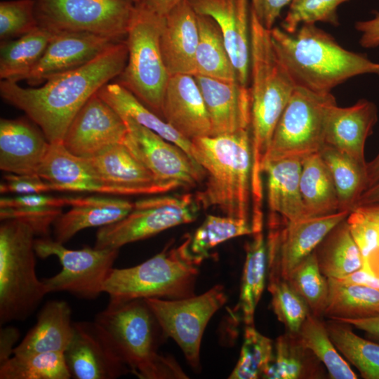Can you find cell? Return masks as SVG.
Segmentation results:
<instances>
[{
	"label": "cell",
	"instance_id": "27",
	"mask_svg": "<svg viewBox=\"0 0 379 379\" xmlns=\"http://www.w3.org/2000/svg\"><path fill=\"white\" fill-rule=\"evenodd\" d=\"M37 174L52 186L53 191L109 194L88 160L69 152L62 142L51 143Z\"/></svg>",
	"mask_w": 379,
	"mask_h": 379
},
{
	"label": "cell",
	"instance_id": "12",
	"mask_svg": "<svg viewBox=\"0 0 379 379\" xmlns=\"http://www.w3.org/2000/svg\"><path fill=\"white\" fill-rule=\"evenodd\" d=\"M34 250L40 258L56 256L62 265L59 273L42 279L47 293L67 292L86 300L95 299L103 293L119 253V249L89 246L69 249L48 237L35 239Z\"/></svg>",
	"mask_w": 379,
	"mask_h": 379
},
{
	"label": "cell",
	"instance_id": "32",
	"mask_svg": "<svg viewBox=\"0 0 379 379\" xmlns=\"http://www.w3.org/2000/svg\"><path fill=\"white\" fill-rule=\"evenodd\" d=\"M300 191L305 218L333 214L340 211L337 192L328 168L319 153L301 161Z\"/></svg>",
	"mask_w": 379,
	"mask_h": 379
},
{
	"label": "cell",
	"instance_id": "28",
	"mask_svg": "<svg viewBox=\"0 0 379 379\" xmlns=\"http://www.w3.org/2000/svg\"><path fill=\"white\" fill-rule=\"evenodd\" d=\"M72 309L65 300L47 302L37 315L36 322L13 354L28 355L43 352H64L73 334Z\"/></svg>",
	"mask_w": 379,
	"mask_h": 379
},
{
	"label": "cell",
	"instance_id": "51",
	"mask_svg": "<svg viewBox=\"0 0 379 379\" xmlns=\"http://www.w3.org/2000/svg\"><path fill=\"white\" fill-rule=\"evenodd\" d=\"M67 205L66 197H56L43 193L2 197L0 208H60Z\"/></svg>",
	"mask_w": 379,
	"mask_h": 379
},
{
	"label": "cell",
	"instance_id": "64",
	"mask_svg": "<svg viewBox=\"0 0 379 379\" xmlns=\"http://www.w3.org/2000/svg\"><path fill=\"white\" fill-rule=\"evenodd\" d=\"M378 277L379 278V276Z\"/></svg>",
	"mask_w": 379,
	"mask_h": 379
},
{
	"label": "cell",
	"instance_id": "50",
	"mask_svg": "<svg viewBox=\"0 0 379 379\" xmlns=\"http://www.w3.org/2000/svg\"><path fill=\"white\" fill-rule=\"evenodd\" d=\"M3 178L1 194H27L53 191L52 186L38 174L6 173Z\"/></svg>",
	"mask_w": 379,
	"mask_h": 379
},
{
	"label": "cell",
	"instance_id": "38",
	"mask_svg": "<svg viewBox=\"0 0 379 379\" xmlns=\"http://www.w3.org/2000/svg\"><path fill=\"white\" fill-rule=\"evenodd\" d=\"M328 298L324 316L331 319H359L379 315V290L346 284L327 278Z\"/></svg>",
	"mask_w": 379,
	"mask_h": 379
},
{
	"label": "cell",
	"instance_id": "33",
	"mask_svg": "<svg viewBox=\"0 0 379 379\" xmlns=\"http://www.w3.org/2000/svg\"><path fill=\"white\" fill-rule=\"evenodd\" d=\"M319 268L326 278L341 279L359 270L363 258L347 218L335 225L314 249Z\"/></svg>",
	"mask_w": 379,
	"mask_h": 379
},
{
	"label": "cell",
	"instance_id": "1",
	"mask_svg": "<svg viewBox=\"0 0 379 379\" xmlns=\"http://www.w3.org/2000/svg\"><path fill=\"white\" fill-rule=\"evenodd\" d=\"M128 60L125 41L113 44L88 63L53 76L40 87L24 88L1 80L0 95L22 110L50 143L62 142L72 121L88 100L123 72Z\"/></svg>",
	"mask_w": 379,
	"mask_h": 379
},
{
	"label": "cell",
	"instance_id": "52",
	"mask_svg": "<svg viewBox=\"0 0 379 379\" xmlns=\"http://www.w3.org/2000/svg\"><path fill=\"white\" fill-rule=\"evenodd\" d=\"M293 0H251V11L266 29L274 27L282 9Z\"/></svg>",
	"mask_w": 379,
	"mask_h": 379
},
{
	"label": "cell",
	"instance_id": "55",
	"mask_svg": "<svg viewBox=\"0 0 379 379\" xmlns=\"http://www.w3.org/2000/svg\"><path fill=\"white\" fill-rule=\"evenodd\" d=\"M19 330L13 326H1L0 328V364L13 355L15 343L20 338Z\"/></svg>",
	"mask_w": 379,
	"mask_h": 379
},
{
	"label": "cell",
	"instance_id": "35",
	"mask_svg": "<svg viewBox=\"0 0 379 379\" xmlns=\"http://www.w3.org/2000/svg\"><path fill=\"white\" fill-rule=\"evenodd\" d=\"M55 33L38 27L15 39L1 41L0 78L18 82L25 80L44 55Z\"/></svg>",
	"mask_w": 379,
	"mask_h": 379
},
{
	"label": "cell",
	"instance_id": "14",
	"mask_svg": "<svg viewBox=\"0 0 379 379\" xmlns=\"http://www.w3.org/2000/svg\"><path fill=\"white\" fill-rule=\"evenodd\" d=\"M350 213L340 211L326 215L290 221L270 211L266 239L267 274H281L287 281L294 268Z\"/></svg>",
	"mask_w": 379,
	"mask_h": 379
},
{
	"label": "cell",
	"instance_id": "18",
	"mask_svg": "<svg viewBox=\"0 0 379 379\" xmlns=\"http://www.w3.org/2000/svg\"><path fill=\"white\" fill-rule=\"evenodd\" d=\"M197 15L218 24L237 81L247 86L250 78L251 29L248 0H188Z\"/></svg>",
	"mask_w": 379,
	"mask_h": 379
},
{
	"label": "cell",
	"instance_id": "11",
	"mask_svg": "<svg viewBox=\"0 0 379 379\" xmlns=\"http://www.w3.org/2000/svg\"><path fill=\"white\" fill-rule=\"evenodd\" d=\"M135 7L131 0H35L38 25L54 33L88 32L123 41Z\"/></svg>",
	"mask_w": 379,
	"mask_h": 379
},
{
	"label": "cell",
	"instance_id": "49",
	"mask_svg": "<svg viewBox=\"0 0 379 379\" xmlns=\"http://www.w3.org/2000/svg\"><path fill=\"white\" fill-rule=\"evenodd\" d=\"M347 221L363 262L368 260L372 252L379 247V225L355 209L347 217Z\"/></svg>",
	"mask_w": 379,
	"mask_h": 379
},
{
	"label": "cell",
	"instance_id": "7",
	"mask_svg": "<svg viewBox=\"0 0 379 379\" xmlns=\"http://www.w3.org/2000/svg\"><path fill=\"white\" fill-rule=\"evenodd\" d=\"M33 230L16 220L0 226V324L27 319L48 294L36 273Z\"/></svg>",
	"mask_w": 379,
	"mask_h": 379
},
{
	"label": "cell",
	"instance_id": "54",
	"mask_svg": "<svg viewBox=\"0 0 379 379\" xmlns=\"http://www.w3.org/2000/svg\"><path fill=\"white\" fill-rule=\"evenodd\" d=\"M337 280L346 284L366 286L379 290V278L372 271L368 260L364 261L359 270Z\"/></svg>",
	"mask_w": 379,
	"mask_h": 379
},
{
	"label": "cell",
	"instance_id": "20",
	"mask_svg": "<svg viewBox=\"0 0 379 379\" xmlns=\"http://www.w3.org/2000/svg\"><path fill=\"white\" fill-rule=\"evenodd\" d=\"M118 41L88 32L55 33L41 58L25 80L31 86L44 84L53 76L88 63Z\"/></svg>",
	"mask_w": 379,
	"mask_h": 379
},
{
	"label": "cell",
	"instance_id": "44",
	"mask_svg": "<svg viewBox=\"0 0 379 379\" xmlns=\"http://www.w3.org/2000/svg\"><path fill=\"white\" fill-rule=\"evenodd\" d=\"M274 357V343L254 325L246 326L239 359L230 379L263 378Z\"/></svg>",
	"mask_w": 379,
	"mask_h": 379
},
{
	"label": "cell",
	"instance_id": "60",
	"mask_svg": "<svg viewBox=\"0 0 379 379\" xmlns=\"http://www.w3.org/2000/svg\"><path fill=\"white\" fill-rule=\"evenodd\" d=\"M354 209L359 211L369 220L379 225V204L361 206Z\"/></svg>",
	"mask_w": 379,
	"mask_h": 379
},
{
	"label": "cell",
	"instance_id": "8",
	"mask_svg": "<svg viewBox=\"0 0 379 379\" xmlns=\"http://www.w3.org/2000/svg\"><path fill=\"white\" fill-rule=\"evenodd\" d=\"M164 20L135 4L125 40L128 60L118 82L159 117L170 77L159 44Z\"/></svg>",
	"mask_w": 379,
	"mask_h": 379
},
{
	"label": "cell",
	"instance_id": "10",
	"mask_svg": "<svg viewBox=\"0 0 379 379\" xmlns=\"http://www.w3.org/2000/svg\"><path fill=\"white\" fill-rule=\"evenodd\" d=\"M201 206L191 194L163 195L134 202L121 220L99 227L94 247L119 249L169 228L194 221Z\"/></svg>",
	"mask_w": 379,
	"mask_h": 379
},
{
	"label": "cell",
	"instance_id": "57",
	"mask_svg": "<svg viewBox=\"0 0 379 379\" xmlns=\"http://www.w3.org/2000/svg\"><path fill=\"white\" fill-rule=\"evenodd\" d=\"M184 1L186 0H140L138 4L159 16L165 17Z\"/></svg>",
	"mask_w": 379,
	"mask_h": 379
},
{
	"label": "cell",
	"instance_id": "59",
	"mask_svg": "<svg viewBox=\"0 0 379 379\" xmlns=\"http://www.w3.org/2000/svg\"><path fill=\"white\" fill-rule=\"evenodd\" d=\"M366 189L379 182V152L370 162L366 163Z\"/></svg>",
	"mask_w": 379,
	"mask_h": 379
},
{
	"label": "cell",
	"instance_id": "13",
	"mask_svg": "<svg viewBox=\"0 0 379 379\" xmlns=\"http://www.w3.org/2000/svg\"><path fill=\"white\" fill-rule=\"evenodd\" d=\"M161 331L178 345L190 366L200 369V349L204 330L213 315L227 302L222 285L192 297L167 300L145 298Z\"/></svg>",
	"mask_w": 379,
	"mask_h": 379
},
{
	"label": "cell",
	"instance_id": "26",
	"mask_svg": "<svg viewBox=\"0 0 379 379\" xmlns=\"http://www.w3.org/2000/svg\"><path fill=\"white\" fill-rule=\"evenodd\" d=\"M66 201L70 209L62 213L53 225L55 239L62 244L81 230L121 220L134 206L128 200L103 196L66 197Z\"/></svg>",
	"mask_w": 379,
	"mask_h": 379
},
{
	"label": "cell",
	"instance_id": "19",
	"mask_svg": "<svg viewBox=\"0 0 379 379\" xmlns=\"http://www.w3.org/2000/svg\"><path fill=\"white\" fill-rule=\"evenodd\" d=\"M86 159L107 187L109 194H157L176 189L158 182L124 143L116 144Z\"/></svg>",
	"mask_w": 379,
	"mask_h": 379
},
{
	"label": "cell",
	"instance_id": "58",
	"mask_svg": "<svg viewBox=\"0 0 379 379\" xmlns=\"http://www.w3.org/2000/svg\"><path fill=\"white\" fill-rule=\"evenodd\" d=\"M375 204H379V182L366 190L361 194L355 208Z\"/></svg>",
	"mask_w": 379,
	"mask_h": 379
},
{
	"label": "cell",
	"instance_id": "9",
	"mask_svg": "<svg viewBox=\"0 0 379 379\" xmlns=\"http://www.w3.org/2000/svg\"><path fill=\"white\" fill-rule=\"evenodd\" d=\"M335 103L331 93L296 86L277 124L263 164L286 158L302 159L317 153L325 143L328 110Z\"/></svg>",
	"mask_w": 379,
	"mask_h": 379
},
{
	"label": "cell",
	"instance_id": "17",
	"mask_svg": "<svg viewBox=\"0 0 379 379\" xmlns=\"http://www.w3.org/2000/svg\"><path fill=\"white\" fill-rule=\"evenodd\" d=\"M64 357L72 378L116 379L130 373L107 336L93 321H74Z\"/></svg>",
	"mask_w": 379,
	"mask_h": 379
},
{
	"label": "cell",
	"instance_id": "47",
	"mask_svg": "<svg viewBox=\"0 0 379 379\" xmlns=\"http://www.w3.org/2000/svg\"><path fill=\"white\" fill-rule=\"evenodd\" d=\"M39 27L35 0H8L0 2V39L19 38Z\"/></svg>",
	"mask_w": 379,
	"mask_h": 379
},
{
	"label": "cell",
	"instance_id": "48",
	"mask_svg": "<svg viewBox=\"0 0 379 379\" xmlns=\"http://www.w3.org/2000/svg\"><path fill=\"white\" fill-rule=\"evenodd\" d=\"M62 213L60 208H0V219L22 221L33 230L36 236L46 237Z\"/></svg>",
	"mask_w": 379,
	"mask_h": 379
},
{
	"label": "cell",
	"instance_id": "45",
	"mask_svg": "<svg viewBox=\"0 0 379 379\" xmlns=\"http://www.w3.org/2000/svg\"><path fill=\"white\" fill-rule=\"evenodd\" d=\"M267 289L272 296L273 312L278 320L288 332L297 333L310 312L307 304L282 277L268 279Z\"/></svg>",
	"mask_w": 379,
	"mask_h": 379
},
{
	"label": "cell",
	"instance_id": "36",
	"mask_svg": "<svg viewBox=\"0 0 379 379\" xmlns=\"http://www.w3.org/2000/svg\"><path fill=\"white\" fill-rule=\"evenodd\" d=\"M199 41L194 60V75L225 81H237L234 67L215 21L197 15Z\"/></svg>",
	"mask_w": 379,
	"mask_h": 379
},
{
	"label": "cell",
	"instance_id": "61",
	"mask_svg": "<svg viewBox=\"0 0 379 379\" xmlns=\"http://www.w3.org/2000/svg\"><path fill=\"white\" fill-rule=\"evenodd\" d=\"M369 265L373 273L379 276V247L374 250L368 259Z\"/></svg>",
	"mask_w": 379,
	"mask_h": 379
},
{
	"label": "cell",
	"instance_id": "16",
	"mask_svg": "<svg viewBox=\"0 0 379 379\" xmlns=\"http://www.w3.org/2000/svg\"><path fill=\"white\" fill-rule=\"evenodd\" d=\"M126 134L122 117L96 93L72 121L62 144L73 154L91 158L111 146L124 143Z\"/></svg>",
	"mask_w": 379,
	"mask_h": 379
},
{
	"label": "cell",
	"instance_id": "22",
	"mask_svg": "<svg viewBox=\"0 0 379 379\" xmlns=\"http://www.w3.org/2000/svg\"><path fill=\"white\" fill-rule=\"evenodd\" d=\"M162 117L190 140L211 135V126L202 94L192 74L169 77L163 98Z\"/></svg>",
	"mask_w": 379,
	"mask_h": 379
},
{
	"label": "cell",
	"instance_id": "25",
	"mask_svg": "<svg viewBox=\"0 0 379 379\" xmlns=\"http://www.w3.org/2000/svg\"><path fill=\"white\" fill-rule=\"evenodd\" d=\"M198 41L197 13L186 0L165 16L160 34L161 52L169 76L194 74Z\"/></svg>",
	"mask_w": 379,
	"mask_h": 379
},
{
	"label": "cell",
	"instance_id": "21",
	"mask_svg": "<svg viewBox=\"0 0 379 379\" xmlns=\"http://www.w3.org/2000/svg\"><path fill=\"white\" fill-rule=\"evenodd\" d=\"M194 77L208 114L212 136L250 129L251 98L248 86L238 81Z\"/></svg>",
	"mask_w": 379,
	"mask_h": 379
},
{
	"label": "cell",
	"instance_id": "30",
	"mask_svg": "<svg viewBox=\"0 0 379 379\" xmlns=\"http://www.w3.org/2000/svg\"><path fill=\"white\" fill-rule=\"evenodd\" d=\"M301 161L299 158H286L262 165L270 211L290 221L306 218L300 191Z\"/></svg>",
	"mask_w": 379,
	"mask_h": 379
},
{
	"label": "cell",
	"instance_id": "37",
	"mask_svg": "<svg viewBox=\"0 0 379 379\" xmlns=\"http://www.w3.org/2000/svg\"><path fill=\"white\" fill-rule=\"evenodd\" d=\"M318 153L332 178L340 211L352 212L366 189V166L326 143Z\"/></svg>",
	"mask_w": 379,
	"mask_h": 379
},
{
	"label": "cell",
	"instance_id": "46",
	"mask_svg": "<svg viewBox=\"0 0 379 379\" xmlns=\"http://www.w3.org/2000/svg\"><path fill=\"white\" fill-rule=\"evenodd\" d=\"M349 0H293L281 23V29L295 32L304 24L321 22L333 26L339 25L337 10Z\"/></svg>",
	"mask_w": 379,
	"mask_h": 379
},
{
	"label": "cell",
	"instance_id": "62",
	"mask_svg": "<svg viewBox=\"0 0 379 379\" xmlns=\"http://www.w3.org/2000/svg\"><path fill=\"white\" fill-rule=\"evenodd\" d=\"M133 2H134L135 4H138L140 0H131Z\"/></svg>",
	"mask_w": 379,
	"mask_h": 379
},
{
	"label": "cell",
	"instance_id": "6",
	"mask_svg": "<svg viewBox=\"0 0 379 379\" xmlns=\"http://www.w3.org/2000/svg\"><path fill=\"white\" fill-rule=\"evenodd\" d=\"M189 243L187 235L178 246H166L138 265L113 268L103 286L109 302L150 298L178 300L194 295L202 260L192 254Z\"/></svg>",
	"mask_w": 379,
	"mask_h": 379
},
{
	"label": "cell",
	"instance_id": "5",
	"mask_svg": "<svg viewBox=\"0 0 379 379\" xmlns=\"http://www.w3.org/2000/svg\"><path fill=\"white\" fill-rule=\"evenodd\" d=\"M94 321L138 378H188L173 357L158 353L161 331L145 299L109 302Z\"/></svg>",
	"mask_w": 379,
	"mask_h": 379
},
{
	"label": "cell",
	"instance_id": "42",
	"mask_svg": "<svg viewBox=\"0 0 379 379\" xmlns=\"http://www.w3.org/2000/svg\"><path fill=\"white\" fill-rule=\"evenodd\" d=\"M252 233L251 224L248 220L208 215L194 234L190 235V251L203 261L209 256V251L220 244Z\"/></svg>",
	"mask_w": 379,
	"mask_h": 379
},
{
	"label": "cell",
	"instance_id": "43",
	"mask_svg": "<svg viewBox=\"0 0 379 379\" xmlns=\"http://www.w3.org/2000/svg\"><path fill=\"white\" fill-rule=\"evenodd\" d=\"M287 281L304 300L310 312L324 316L328 298V280L321 272L314 251L305 258L290 274Z\"/></svg>",
	"mask_w": 379,
	"mask_h": 379
},
{
	"label": "cell",
	"instance_id": "39",
	"mask_svg": "<svg viewBox=\"0 0 379 379\" xmlns=\"http://www.w3.org/2000/svg\"><path fill=\"white\" fill-rule=\"evenodd\" d=\"M325 323L329 337L347 360L366 379H379V344L354 333L350 324L331 319Z\"/></svg>",
	"mask_w": 379,
	"mask_h": 379
},
{
	"label": "cell",
	"instance_id": "4",
	"mask_svg": "<svg viewBox=\"0 0 379 379\" xmlns=\"http://www.w3.org/2000/svg\"><path fill=\"white\" fill-rule=\"evenodd\" d=\"M194 161L204 170V187L195 194L201 208L249 220L252 149L250 129L192 140Z\"/></svg>",
	"mask_w": 379,
	"mask_h": 379
},
{
	"label": "cell",
	"instance_id": "41",
	"mask_svg": "<svg viewBox=\"0 0 379 379\" xmlns=\"http://www.w3.org/2000/svg\"><path fill=\"white\" fill-rule=\"evenodd\" d=\"M64 352L13 354L0 364V379H69Z\"/></svg>",
	"mask_w": 379,
	"mask_h": 379
},
{
	"label": "cell",
	"instance_id": "15",
	"mask_svg": "<svg viewBox=\"0 0 379 379\" xmlns=\"http://www.w3.org/2000/svg\"><path fill=\"white\" fill-rule=\"evenodd\" d=\"M121 117L127 127L124 144L158 182L178 189L195 187L205 178L204 170L180 147L132 118Z\"/></svg>",
	"mask_w": 379,
	"mask_h": 379
},
{
	"label": "cell",
	"instance_id": "24",
	"mask_svg": "<svg viewBox=\"0 0 379 379\" xmlns=\"http://www.w3.org/2000/svg\"><path fill=\"white\" fill-rule=\"evenodd\" d=\"M51 143L27 119L0 120V169L6 173L37 174Z\"/></svg>",
	"mask_w": 379,
	"mask_h": 379
},
{
	"label": "cell",
	"instance_id": "23",
	"mask_svg": "<svg viewBox=\"0 0 379 379\" xmlns=\"http://www.w3.org/2000/svg\"><path fill=\"white\" fill-rule=\"evenodd\" d=\"M377 120V107L366 99H361L347 107H338L335 103L328 112L325 143L366 166L365 143Z\"/></svg>",
	"mask_w": 379,
	"mask_h": 379
},
{
	"label": "cell",
	"instance_id": "29",
	"mask_svg": "<svg viewBox=\"0 0 379 379\" xmlns=\"http://www.w3.org/2000/svg\"><path fill=\"white\" fill-rule=\"evenodd\" d=\"M251 239L246 245L239 301L229 310L233 326L241 321L254 325V315L262 294L267 268V246L263 226L252 227Z\"/></svg>",
	"mask_w": 379,
	"mask_h": 379
},
{
	"label": "cell",
	"instance_id": "3",
	"mask_svg": "<svg viewBox=\"0 0 379 379\" xmlns=\"http://www.w3.org/2000/svg\"><path fill=\"white\" fill-rule=\"evenodd\" d=\"M251 185L262 188V164L277 124L296 85L273 47L270 30L250 9Z\"/></svg>",
	"mask_w": 379,
	"mask_h": 379
},
{
	"label": "cell",
	"instance_id": "31",
	"mask_svg": "<svg viewBox=\"0 0 379 379\" xmlns=\"http://www.w3.org/2000/svg\"><path fill=\"white\" fill-rule=\"evenodd\" d=\"M97 94L120 116L132 118L139 124L180 147L194 161L192 141L179 133L165 120H162L122 85L108 83L100 88Z\"/></svg>",
	"mask_w": 379,
	"mask_h": 379
},
{
	"label": "cell",
	"instance_id": "40",
	"mask_svg": "<svg viewBox=\"0 0 379 379\" xmlns=\"http://www.w3.org/2000/svg\"><path fill=\"white\" fill-rule=\"evenodd\" d=\"M300 342L326 367L333 379H357V375L340 356L331 341L325 323L310 312L296 333Z\"/></svg>",
	"mask_w": 379,
	"mask_h": 379
},
{
	"label": "cell",
	"instance_id": "56",
	"mask_svg": "<svg viewBox=\"0 0 379 379\" xmlns=\"http://www.w3.org/2000/svg\"><path fill=\"white\" fill-rule=\"evenodd\" d=\"M335 320L348 324L365 331L375 338L379 339V315L366 318L340 319Z\"/></svg>",
	"mask_w": 379,
	"mask_h": 379
},
{
	"label": "cell",
	"instance_id": "2",
	"mask_svg": "<svg viewBox=\"0 0 379 379\" xmlns=\"http://www.w3.org/2000/svg\"><path fill=\"white\" fill-rule=\"evenodd\" d=\"M273 47L297 86L319 93H331L346 80L376 74L378 63L342 47L315 24H304L291 33L270 30Z\"/></svg>",
	"mask_w": 379,
	"mask_h": 379
},
{
	"label": "cell",
	"instance_id": "34",
	"mask_svg": "<svg viewBox=\"0 0 379 379\" xmlns=\"http://www.w3.org/2000/svg\"><path fill=\"white\" fill-rule=\"evenodd\" d=\"M322 363L299 340L286 331L274 343L273 359L263 376L267 379L324 378Z\"/></svg>",
	"mask_w": 379,
	"mask_h": 379
},
{
	"label": "cell",
	"instance_id": "53",
	"mask_svg": "<svg viewBox=\"0 0 379 379\" xmlns=\"http://www.w3.org/2000/svg\"><path fill=\"white\" fill-rule=\"evenodd\" d=\"M355 29L360 32V45L365 48L379 46V12L373 11V18L357 21Z\"/></svg>",
	"mask_w": 379,
	"mask_h": 379
},
{
	"label": "cell",
	"instance_id": "63",
	"mask_svg": "<svg viewBox=\"0 0 379 379\" xmlns=\"http://www.w3.org/2000/svg\"><path fill=\"white\" fill-rule=\"evenodd\" d=\"M376 74H378L379 76V67H378V69L377 70Z\"/></svg>",
	"mask_w": 379,
	"mask_h": 379
}]
</instances>
